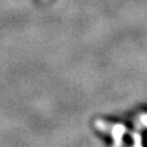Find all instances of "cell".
<instances>
[{
  "mask_svg": "<svg viewBox=\"0 0 147 147\" xmlns=\"http://www.w3.org/2000/svg\"><path fill=\"white\" fill-rule=\"evenodd\" d=\"M133 138V147H142V141H141V136L138 132L132 133Z\"/></svg>",
  "mask_w": 147,
  "mask_h": 147,
  "instance_id": "cell-2",
  "label": "cell"
},
{
  "mask_svg": "<svg viewBox=\"0 0 147 147\" xmlns=\"http://www.w3.org/2000/svg\"><path fill=\"white\" fill-rule=\"evenodd\" d=\"M126 132V127L122 124H115L111 129V134L115 140L114 147H122L123 145V134Z\"/></svg>",
  "mask_w": 147,
  "mask_h": 147,
  "instance_id": "cell-1",
  "label": "cell"
},
{
  "mask_svg": "<svg viewBox=\"0 0 147 147\" xmlns=\"http://www.w3.org/2000/svg\"><path fill=\"white\" fill-rule=\"evenodd\" d=\"M139 123H140L141 125H144V126L147 127V115H146V114H145V115H140V117H139Z\"/></svg>",
  "mask_w": 147,
  "mask_h": 147,
  "instance_id": "cell-3",
  "label": "cell"
}]
</instances>
